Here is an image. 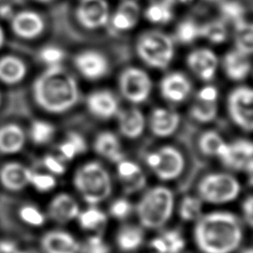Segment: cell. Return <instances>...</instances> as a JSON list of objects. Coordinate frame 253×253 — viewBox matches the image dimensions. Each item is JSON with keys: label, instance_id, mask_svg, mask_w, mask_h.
I'll return each mask as SVG.
<instances>
[{"label": "cell", "instance_id": "56", "mask_svg": "<svg viewBox=\"0 0 253 253\" xmlns=\"http://www.w3.org/2000/svg\"><path fill=\"white\" fill-rule=\"evenodd\" d=\"M209 1H217V0H209Z\"/></svg>", "mask_w": 253, "mask_h": 253}, {"label": "cell", "instance_id": "7", "mask_svg": "<svg viewBox=\"0 0 253 253\" xmlns=\"http://www.w3.org/2000/svg\"><path fill=\"white\" fill-rule=\"evenodd\" d=\"M151 80L146 72L136 67H128L120 77V89L123 96L129 102H144L151 92Z\"/></svg>", "mask_w": 253, "mask_h": 253}, {"label": "cell", "instance_id": "17", "mask_svg": "<svg viewBox=\"0 0 253 253\" xmlns=\"http://www.w3.org/2000/svg\"><path fill=\"white\" fill-rule=\"evenodd\" d=\"M160 91L166 100L175 103L182 102L191 92V82L184 74L172 72L162 79Z\"/></svg>", "mask_w": 253, "mask_h": 253}, {"label": "cell", "instance_id": "33", "mask_svg": "<svg viewBox=\"0 0 253 253\" xmlns=\"http://www.w3.org/2000/svg\"><path fill=\"white\" fill-rule=\"evenodd\" d=\"M200 36L213 43H219L225 41L227 30L223 22L211 21L200 27Z\"/></svg>", "mask_w": 253, "mask_h": 253}, {"label": "cell", "instance_id": "39", "mask_svg": "<svg viewBox=\"0 0 253 253\" xmlns=\"http://www.w3.org/2000/svg\"><path fill=\"white\" fill-rule=\"evenodd\" d=\"M220 11L222 15L233 22H238L243 20L244 15V8L241 4L235 1H225L220 6Z\"/></svg>", "mask_w": 253, "mask_h": 253}, {"label": "cell", "instance_id": "19", "mask_svg": "<svg viewBox=\"0 0 253 253\" xmlns=\"http://www.w3.org/2000/svg\"><path fill=\"white\" fill-rule=\"evenodd\" d=\"M48 214L56 222H67L79 214L76 201L67 194H59L52 199L48 206Z\"/></svg>", "mask_w": 253, "mask_h": 253}, {"label": "cell", "instance_id": "49", "mask_svg": "<svg viewBox=\"0 0 253 253\" xmlns=\"http://www.w3.org/2000/svg\"><path fill=\"white\" fill-rule=\"evenodd\" d=\"M253 201L252 196H248L246 200L242 204V211L244 215V219L249 226H252V219H253Z\"/></svg>", "mask_w": 253, "mask_h": 253}, {"label": "cell", "instance_id": "51", "mask_svg": "<svg viewBox=\"0 0 253 253\" xmlns=\"http://www.w3.org/2000/svg\"><path fill=\"white\" fill-rule=\"evenodd\" d=\"M166 2H168V3H170L171 5H173V4H183V3H188V2H190V1H192V0H165Z\"/></svg>", "mask_w": 253, "mask_h": 253}, {"label": "cell", "instance_id": "16", "mask_svg": "<svg viewBox=\"0 0 253 253\" xmlns=\"http://www.w3.org/2000/svg\"><path fill=\"white\" fill-rule=\"evenodd\" d=\"M44 253H78L80 246L68 232L51 230L46 232L41 241Z\"/></svg>", "mask_w": 253, "mask_h": 253}, {"label": "cell", "instance_id": "24", "mask_svg": "<svg viewBox=\"0 0 253 253\" xmlns=\"http://www.w3.org/2000/svg\"><path fill=\"white\" fill-rule=\"evenodd\" d=\"M27 73L24 61L13 55H6L0 58V81L8 85L21 82Z\"/></svg>", "mask_w": 253, "mask_h": 253}, {"label": "cell", "instance_id": "25", "mask_svg": "<svg viewBox=\"0 0 253 253\" xmlns=\"http://www.w3.org/2000/svg\"><path fill=\"white\" fill-rule=\"evenodd\" d=\"M223 68L227 76L232 80H242L250 72V61L246 54L239 50L226 53L223 58Z\"/></svg>", "mask_w": 253, "mask_h": 253}, {"label": "cell", "instance_id": "10", "mask_svg": "<svg viewBox=\"0 0 253 253\" xmlns=\"http://www.w3.org/2000/svg\"><path fill=\"white\" fill-rule=\"evenodd\" d=\"M252 143L246 139H239L227 144L219 156L222 164L233 170H244L250 176L252 173Z\"/></svg>", "mask_w": 253, "mask_h": 253}, {"label": "cell", "instance_id": "1", "mask_svg": "<svg viewBox=\"0 0 253 253\" xmlns=\"http://www.w3.org/2000/svg\"><path fill=\"white\" fill-rule=\"evenodd\" d=\"M194 237L203 253H231L242 240V226L237 217L215 211L198 218Z\"/></svg>", "mask_w": 253, "mask_h": 253}, {"label": "cell", "instance_id": "30", "mask_svg": "<svg viewBox=\"0 0 253 253\" xmlns=\"http://www.w3.org/2000/svg\"><path fill=\"white\" fill-rule=\"evenodd\" d=\"M146 19L155 24L168 23L173 17L172 5L165 0L154 1L146 8L144 13Z\"/></svg>", "mask_w": 253, "mask_h": 253}, {"label": "cell", "instance_id": "15", "mask_svg": "<svg viewBox=\"0 0 253 253\" xmlns=\"http://www.w3.org/2000/svg\"><path fill=\"white\" fill-rule=\"evenodd\" d=\"M74 62L80 73L88 79H98L104 76L109 69L106 57L95 50H86L79 53Z\"/></svg>", "mask_w": 253, "mask_h": 253}, {"label": "cell", "instance_id": "29", "mask_svg": "<svg viewBox=\"0 0 253 253\" xmlns=\"http://www.w3.org/2000/svg\"><path fill=\"white\" fill-rule=\"evenodd\" d=\"M236 49L248 55L253 48V28L251 23L240 20L235 23Z\"/></svg>", "mask_w": 253, "mask_h": 253}, {"label": "cell", "instance_id": "2", "mask_svg": "<svg viewBox=\"0 0 253 253\" xmlns=\"http://www.w3.org/2000/svg\"><path fill=\"white\" fill-rule=\"evenodd\" d=\"M33 91L38 105L50 113H63L78 100L75 79L58 64L50 66L37 78Z\"/></svg>", "mask_w": 253, "mask_h": 253}, {"label": "cell", "instance_id": "53", "mask_svg": "<svg viewBox=\"0 0 253 253\" xmlns=\"http://www.w3.org/2000/svg\"><path fill=\"white\" fill-rule=\"evenodd\" d=\"M17 253H39L36 250L33 249H29V250H24V251H17Z\"/></svg>", "mask_w": 253, "mask_h": 253}, {"label": "cell", "instance_id": "4", "mask_svg": "<svg viewBox=\"0 0 253 253\" xmlns=\"http://www.w3.org/2000/svg\"><path fill=\"white\" fill-rule=\"evenodd\" d=\"M74 185L85 202L94 205L107 199L112 191L108 171L99 162H88L74 176Z\"/></svg>", "mask_w": 253, "mask_h": 253}, {"label": "cell", "instance_id": "46", "mask_svg": "<svg viewBox=\"0 0 253 253\" xmlns=\"http://www.w3.org/2000/svg\"><path fill=\"white\" fill-rule=\"evenodd\" d=\"M43 165L45 168L54 174H61L64 172V166L62 163L51 155H46L43 159Z\"/></svg>", "mask_w": 253, "mask_h": 253}, {"label": "cell", "instance_id": "8", "mask_svg": "<svg viewBox=\"0 0 253 253\" xmlns=\"http://www.w3.org/2000/svg\"><path fill=\"white\" fill-rule=\"evenodd\" d=\"M228 112L233 122L250 131L253 126V93L249 87H239L228 97Z\"/></svg>", "mask_w": 253, "mask_h": 253}, {"label": "cell", "instance_id": "26", "mask_svg": "<svg viewBox=\"0 0 253 253\" xmlns=\"http://www.w3.org/2000/svg\"><path fill=\"white\" fill-rule=\"evenodd\" d=\"M94 148L98 154L112 162H120L124 159V153L118 137L110 132H101L95 140Z\"/></svg>", "mask_w": 253, "mask_h": 253}, {"label": "cell", "instance_id": "45", "mask_svg": "<svg viewBox=\"0 0 253 253\" xmlns=\"http://www.w3.org/2000/svg\"><path fill=\"white\" fill-rule=\"evenodd\" d=\"M122 182L124 184V188H125V191L126 193H133V192L143 188V186L145 185L146 179H145L144 175L141 172V173L137 174L136 176H134L130 179L122 181Z\"/></svg>", "mask_w": 253, "mask_h": 253}, {"label": "cell", "instance_id": "5", "mask_svg": "<svg viewBox=\"0 0 253 253\" xmlns=\"http://www.w3.org/2000/svg\"><path fill=\"white\" fill-rule=\"evenodd\" d=\"M139 57L149 66L163 69L169 65L174 54L171 38L161 32L143 34L136 44Z\"/></svg>", "mask_w": 253, "mask_h": 253}, {"label": "cell", "instance_id": "23", "mask_svg": "<svg viewBox=\"0 0 253 253\" xmlns=\"http://www.w3.org/2000/svg\"><path fill=\"white\" fill-rule=\"evenodd\" d=\"M144 126V116L138 109L129 108L119 114V127L126 137H138L143 132Z\"/></svg>", "mask_w": 253, "mask_h": 253}, {"label": "cell", "instance_id": "3", "mask_svg": "<svg viewBox=\"0 0 253 253\" xmlns=\"http://www.w3.org/2000/svg\"><path fill=\"white\" fill-rule=\"evenodd\" d=\"M173 193L166 187L156 186L148 190L136 207L141 225L146 228H158L170 218L173 211Z\"/></svg>", "mask_w": 253, "mask_h": 253}, {"label": "cell", "instance_id": "32", "mask_svg": "<svg viewBox=\"0 0 253 253\" xmlns=\"http://www.w3.org/2000/svg\"><path fill=\"white\" fill-rule=\"evenodd\" d=\"M217 113L215 102H207L199 100L191 108V116L193 119L200 123L211 122Z\"/></svg>", "mask_w": 253, "mask_h": 253}, {"label": "cell", "instance_id": "28", "mask_svg": "<svg viewBox=\"0 0 253 253\" xmlns=\"http://www.w3.org/2000/svg\"><path fill=\"white\" fill-rule=\"evenodd\" d=\"M227 143L223 138L213 130L205 131L199 139V148L207 156L219 157L225 150Z\"/></svg>", "mask_w": 253, "mask_h": 253}, {"label": "cell", "instance_id": "50", "mask_svg": "<svg viewBox=\"0 0 253 253\" xmlns=\"http://www.w3.org/2000/svg\"><path fill=\"white\" fill-rule=\"evenodd\" d=\"M67 139H69L77 148L79 153H82L86 150V142L84 138L77 132H69L67 134Z\"/></svg>", "mask_w": 253, "mask_h": 253}, {"label": "cell", "instance_id": "43", "mask_svg": "<svg viewBox=\"0 0 253 253\" xmlns=\"http://www.w3.org/2000/svg\"><path fill=\"white\" fill-rule=\"evenodd\" d=\"M118 174L122 181L130 179L136 176L137 174L141 173L140 167L132 161L123 159L120 162H118Z\"/></svg>", "mask_w": 253, "mask_h": 253}, {"label": "cell", "instance_id": "37", "mask_svg": "<svg viewBox=\"0 0 253 253\" xmlns=\"http://www.w3.org/2000/svg\"><path fill=\"white\" fill-rule=\"evenodd\" d=\"M165 242L167 253H181L185 247V240L178 230H167L160 235Z\"/></svg>", "mask_w": 253, "mask_h": 253}, {"label": "cell", "instance_id": "44", "mask_svg": "<svg viewBox=\"0 0 253 253\" xmlns=\"http://www.w3.org/2000/svg\"><path fill=\"white\" fill-rule=\"evenodd\" d=\"M40 55H41V59L43 62L52 66V65H57L58 62L62 59L63 51L55 46H47L41 51Z\"/></svg>", "mask_w": 253, "mask_h": 253}, {"label": "cell", "instance_id": "55", "mask_svg": "<svg viewBox=\"0 0 253 253\" xmlns=\"http://www.w3.org/2000/svg\"><path fill=\"white\" fill-rule=\"evenodd\" d=\"M38 1H41V2H48L50 0H38Z\"/></svg>", "mask_w": 253, "mask_h": 253}, {"label": "cell", "instance_id": "40", "mask_svg": "<svg viewBox=\"0 0 253 253\" xmlns=\"http://www.w3.org/2000/svg\"><path fill=\"white\" fill-rule=\"evenodd\" d=\"M30 184H32L40 192H47L55 186L56 182L55 179L49 174L33 172Z\"/></svg>", "mask_w": 253, "mask_h": 253}, {"label": "cell", "instance_id": "47", "mask_svg": "<svg viewBox=\"0 0 253 253\" xmlns=\"http://www.w3.org/2000/svg\"><path fill=\"white\" fill-rule=\"evenodd\" d=\"M58 149H59L61 155L65 159H68V160L73 159L79 153L77 148L75 147V145L69 139H66L64 142H62L58 146Z\"/></svg>", "mask_w": 253, "mask_h": 253}, {"label": "cell", "instance_id": "11", "mask_svg": "<svg viewBox=\"0 0 253 253\" xmlns=\"http://www.w3.org/2000/svg\"><path fill=\"white\" fill-rule=\"evenodd\" d=\"M159 161L152 169L155 175L164 181L177 178L183 171L185 161L182 153L176 147L163 146L157 150Z\"/></svg>", "mask_w": 253, "mask_h": 253}, {"label": "cell", "instance_id": "38", "mask_svg": "<svg viewBox=\"0 0 253 253\" xmlns=\"http://www.w3.org/2000/svg\"><path fill=\"white\" fill-rule=\"evenodd\" d=\"M20 217L29 225L34 226H40L45 220L43 213L38 208L32 205H26L22 207L20 210Z\"/></svg>", "mask_w": 253, "mask_h": 253}, {"label": "cell", "instance_id": "12", "mask_svg": "<svg viewBox=\"0 0 253 253\" xmlns=\"http://www.w3.org/2000/svg\"><path fill=\"white\" fill-rule=\"evenodd\" d=\"M32 170L19 162H9L0 168L1 185L12 192H18L30 185Z\"/></svg>", "mask_w": 253, "mask_h": 253}, {"label": "cell", "instance_id": "9", "mask_svg": "<svg viewBox=\"0 0 253 253\" xmlns=\"http://www.w3.org/2000/svg\"><path fill=\"white\" fill-rule=\"evenodd\" d=\"M76 17L84 28L99 29L105 26L110 19L108 3L106 0H80Z\"/></svg>", "mask_w": 253, "mask_h": 253}, {"label": "cell", "instance_id": "48", "mask_svg": "<svg viewBox=\"0 0 253 253\" xmlns=\"http://www.w3.org/2000/svg\"><path fill=\"white\" fill-rule=\"evenodd\" d=\"M217 98V90L213 86L203 87L198 94V99L207 102H215Z\"/></svg>", "mask_w": 253, "mask_h": 253}, {"label": "cell", "instance_id": "41", "mask_svg": "<svg viewBox=\"0 0 253 253\" xmlns=\"http://www.w3.org/2000/svg\"><path fill=\"white\" fill-rule=\"evenodd\" d=\"M132 211V206L126 199H118L110 207V213L117 219H125Z\"/></svg>", "mask_w": 253, "mask_h": 253}, {"label": "cell", "instance_id": "13", "mask_svg": "<svg viewBox=\"0 0 253 253\" xmlns=\"http://www.w3.org/2000/svg\"><path fill=\"white\" fill-rule=\"evenodd\" d=\"M190 69L202 80L212 79L218 65V59L213 51L208 48H199L192 51L187 59Z\"/></svg>", "mask_w": 253, "mask_h": 253}, {"label": "cell", "instance_id": "31", "mask_svg": "<svg viewBox=\"0 0 253 253\" xmlns=\"http://www.w3.org/2000/svg\"><path fill=\"white\" fill-rule=\"evenodd\" d=\"M106 220V214L96 208H90L78 214V221L80 226L87 230H94L102 227Z\"/></svg>", "mask_w": 253, "mask_h": 253}, {"label": "cell", "instance_id": "34", "mask_svg": "<svg viewBox=\"0 0 253 253\" xmlns=\"http://www.w3.org/2000/svg\"><path fill=\"white\" fill-rule=\"evenodd\" d=\"M54 133V127L46 122L43 121H36L33 123L30 135L36 144H44L48 142Z\"/></svg>", "mask_w": 253, "mask_h": 253}, {"label": "cell", "instance_id": "6", "mask_svg": "<svg viewBox=\"0 0 253 253\" xmlns=\"http://www.w3.org/2000/svg\"><path fill=\"white\" fill-rule=\"evenodd\" d=\"M240 192L239 182L228 173H211L198 185L200 198L211 204H224L234 200Z\"/></svg>", "mask_w": 253, "mask_h": 253}, {"label": "cell", "instance_id": "22", "mask_svg": "<svg viewBox=\"0 0 253 253\" xmlns=\"http://www.w3.org/2000/svg\"><path fill=\"white\" fill-rule=\"evenodd\" d=\"M25 141V132L20 126L8 124L0 127V153H18L24 147Z\"/></svg>", "mask_w": 253, "mask_h": 253}, {"label": "cell", "instance_id": "54", "mask_svg": "<svg viewBox=\"0 0 253 253\" xmlns=\"http://www.w3.org/2000/svg\"><path fill=\"white\" fill-rule=\"evenodd\" d=\"M241 253H253V251H252L251 248H246V249H244Z\"/></svg>", "mask_w": 253, "mask_h": 253}, {"label": "cell", "instance_id": "42", "mask_svg": "<svg viewBox=\"0 0 253 253\" xmlns=\"http://www.w3.org/2000/svg\"><path fill=\"white\" fill-rule=\"evenodd\" d=\"M83 253H110L109 245L100 236L89 237L83 247Z\"/></svg>", "mask_w": 253, "mask_h": 253}, {"label": "cell", "instance_id": "57", "mask_svg": "<svg viewBox=\"0 0 253 253\" xmlns=\"http://www.w3.org/2000/svg\"><path fill=\"white\" fill-rule=\"evenodd\" d=\"M0 103H1V95H0Z\"/></svg>", "mask_w": 253, "mask_h": 253}, {"label": "cell", "instance_id": "14", "mask_svg": "<svg viewBox=\"0 0 253 253\" xmlns=\"http://www.w3.org/2000/svg\"><path fill=\"white\" fill-rule=\"evenodd\" d=\"M13 32L22 39H35L44 30V21L34 11L19 12L11 22Z\"/></svg>", "mask_w": 253, "mask_h": 253}, {"label": "cell", "instance_id": "20", "mask_svg": "<svg viewBox=\"0 0 253 253\" xmlns=\"http://www.w3.org/2000/svg\"><path fill=\"white\" fill-rule=\"evenodd\" d=\"M89 111L101 119H109L118 112L117 98L109 91H96L87 100Z\"/></svg>", "mask_w": 253, "mask_h": 253}, {"label": "cell", "instance_id": "27", "mask_svg": "<svg viewBox=\"0 0 253 253\" xmlns=\"http://www.w3.org/2000/svg\"><path fill=\"white\" fill-rule=\"evenodd\" d=\"M143 241V231L135 225H125L117 234V243L119 248L125 252L136 250Z\"/></svg>", "mask_w": 253, "mask_h": 253}, {"label": "cell", "instance_id": "21", "mask_svg": "<svg viewBox=\"0 0 253 253\" xmlns=\"http://www.w3.org/2000/svg\"><path fill=\"white\" fill-rule=\"evenodd\" d=\"M138 4L133 0H124L111 18L112 26L118 31H127L133 28L139 18Z\"/></svg>", "mask_w": 253, "mask_h": 253}, {"label": "cell", "instance_id": "18", "mask_svg": "<svg viewBox=\"0 0 253 253\" xmlns=\"http://www.w3.org/2000/svg\"><path fill=\"white\" fill-rule=\"evenodd\" d=\"M180 123L179 115L172 110L156 108L150 116V129L156 136L165 137L175 132Z\"/></svg>", "mask_w": 253, "mask_h": 253}, {"label": "cell", "instance_id": "36", "mask_svg": "<svg viewBox=\"0 0 253 253\" xmlns=\"http://www.w3.org/2000/svg\"><path fill=\"white\" fill-rule=\"evenodd\" d=\"M200 36V27L192 20H186L177 28V38L180 42L188 43Z\"/></svg>", "mask_w": 253, "mask_h": 253}, {"label": "cell", "instance_id": "35", "mask_svg": "<svg viewBox=\"0 0 253 253\" xmlns=\"http://www.w3.org/2000/svg\"><path fill=\"white\" fill-rule=\"evenodd\" d=\"M202 211V202L200 199L186 196L180 204L179 213L184 220L198 219Z\"/></svg>", "mask_w": 253, "mask_h": 253}, {"label": "cell", "instance_id": "52", "mask_svg": "<svg viewBox=\"0 0 253 253\" xmlns=\"http://www.w3.org/2000/svg\"><path fill=\"white\" fill-rule=\"evenodd\" d=\"M4 42H5V34L3 29L0 27V48L3 46Z\"/></svg>", "mask_w": 253, "mask_h": 253}]
</instances>
